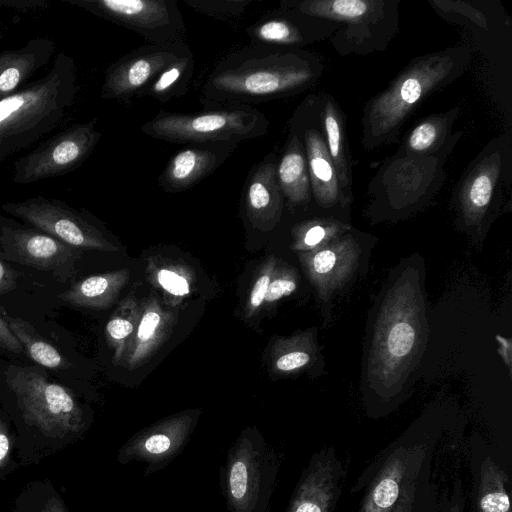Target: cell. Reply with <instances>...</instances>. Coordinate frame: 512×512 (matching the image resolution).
<instances>
[{
    "label": "cell",
    "instance_id": "obj_46",
    "mask_svg": "<svg viewBox=\"0 0 512 512\" xmlns=\"http://www.w3.org/2000/svg\"><path fill=\"white\" fill-rule=\"evenodd\" d=\"M0 164H1V162H0Z\"/></svg>",
    "mask_w": 512,
    "mask_h": 512
},
{
    "label": "cell",
    "instance_id": "obj_21",
    "mask_svg": "<svg viewBox=\"0 0 512 512\" xmlns=\"http://www.w3.org/2000/svg\"><path fill=\"white\" fill-rule=\"evenodd\" d=\"M276 173L284 202L290 208H313L304 145L299 133L290 124L284 147L278 156Z\"/></svg>",
    "mask_w": 512,
    "mask_h": 512
},
{
    "label": "cell",
    "instance_id": "obj_2",
    "mask_svg": "<svg viewBox=\"0 0 512 512\" xmlns=\"http://www.w3.org/2000/svg\"><path fill=\"white\" fill-rule=\"evenodd\" d=\"M6 382L14 405L5 414L15 425L20 465L38 463L87 431L88 415L76 396L43 370L11 366Z\"/></svg>",
    "mask_w": 512,
    "mask_h": 512
},
{
    "label": "cell",
    "instance_id": "obj_30",
    "mask_svg": "<svg viewBox=\"0 0 512 512\" xmlns=\"http://www.w3.org/2000/svg\"><path fill=\"white\" fill-rule=\"evenodd\" d=\"M163 312L156 302L150 303L143 311L135 329L129 364H135L156 344L163 328Z\"/></svg>",
    "mask_w": 512,
    "mask_h": 512
},
{
    "label": "cell",
    "instance_id": "obj_6",
    "mask_svg": "<svg viewBox=\"0 0 512 512\" xmlns=\"http://www.w3.org/2000/svg\"><path fill=\"white\" fill-rule=\"evenodd\" d=\"M154 139L177 144L242 141L263 137L269 120L252 106H222L196 112L160 111L140 127Z\"/></svg>",
    "mask_w": 512,
    "mask_h": 512
},
{
    "label": "cell",
    "instance_id": "obj_42",
    "mask_svg": "<svg viewBox=\"0 0 512 512\" xmlns=\"http://www.w3.org/2000/svg\"><path fill=\"white\" fill-rule=\"evenodd\" d=\"M336 256L331 250H324L317 253L313 258V268L318 274L328 273L334 266Z\"/></svg>",
    "mask_w": 512,
    "mask_h": 512
},
{
    "label": "cell",
    "instance_id": "obj_7",
    "mask_svg": "<svg viewBox=\"0 0 512 512\" xmlns=\"http://www.w3.org/2000/svg\"><path fill=\"white\" fill-rule=\"evenodd\" d=\"M280 467L279 457L256 429L243 430L220 471L230 512H268Z\"/></svg>",
    "mask_w": 512,
    "mask_h": 512
},
{
    "label": "cell",
    "instance_id": "obj_12",
    "mask_svg": "<svg viewBox=\"0 0 512 512\" xmlns=\"http://www.w3.org/2000/svg\"><path fill=\"white\" fill-rule=\"evenodd\" d=\"M66 2L141 35L149 44L185 42V23L174 0H69Z\"/></svg>",
    "mask_w": 512,
    "mask_h": 512
},
{
    "label": "cell",
    "instance_id": "obj_37",
    "mask_svg": "<svg viewBox=\"0 0 512 512\" xmlns=\"http://www.w3.org/2000/svg\"><path fill=\"white\" fill-rule=\"evenodd\" d=\"M157 280L164 290L175 296H184L190 291L187 279L172 270H159L157 273Z\"/></svg>",
    "mask_w": 512,
    "mask_h": 512
},
{
    "label": "cell",
    "instance_id": "obj_11",
    "mask_svg": "<svg viewBox=\"0 0 512 512\" xmlns=\"http://www.w3.org/2000/svg\"><path fill=\"white\" fill-rule=\"evenodd\" d=\"M96 124L97 118L73 124L18 158L13 164V182L31 184L79 168L101 139Z\"/></svg>",
    "mask_w": 512,
    "mask_h": 512
},
{
    "label": "cell",
    "instance_id": "obj_15",
    "mask_svg": "<svg viewBox=\"0 0 512 512\" xmlns=\"http://www.w3.org/2000/svg\"><path fill=\"white\" fill-rule=\"evenodd\" d=\"M198 416L197 411H185L142 429L119 448L117 462L121 465L140 462L145 475L160 471L186 447Z\"/></svg>",
    "mask_w": 512,
    "mask_h": 512
},
{
    "label": "cell",
    "instance_id": "obj_43",
    "mask_svg": "<svg viewBox=\"0 0 512 512\" xmlns=\"http://www.w3.org/2000/svg\"><path fill=\"white\" fill-rule=\"evenodd\" d=\"M16 287V275L11 267L0 259V295L14 290Z\"/></svg>",
    "mask_w": 512,
    "mask_h": 512
},
{
    "label": "cell",
    "instance_id": "obj_20",
    "mask_svg": "<svg viewBox=\"0 0 512 512\" xmlns=\"http://www.w3.org/2000/svg\"><path fill=\"white\" fill-rule=\"evenodd\" d=\"M322 130L329 156L338 175L346 200H353V160L347 137L346 114L336 99L327 92H319Z\"/></svg>",
    "mask_w": 512,
    "mask_h": 512
},
{
    "label": "cell",
    "instance_id": "obj_28",
    "mask_svg": "<svg viewBox=\"0 0 512 512\" xmlns=\"http://www.w3.org/2000/svg\"><path fill=\"white\" fill-rule=\"evenodd\" d=\"M3 317L24 351L37 364L55 370L68 367L69 363L66 358L57 348L40 337L28 322L18 317Z\"/></svg>",
    "mask_w": 512,
    "mask_h": 512
},
{
    "label": "cell",
    "instance_id": "obj_25",
    "mask_svg": "<svg viewBox=\"0 0 512 512\" xmlns=\"http://www.w3.org/2000/svg\"><path fill=\"white\" fill-rule=\"evenodd\" d=\"M436 14L454 25L484 35L503 32L510 26L504 8L497 7L496 1L484 0H428Z\"/></svg>",
    "mask_w": 512,
    "mask_h": 512
},
{
    "label": "cell",
    "instance_id": "obj_24",
    "mask_svg": "<svg viewBox=\"0 0 512 512\" xmlns=\"http://www.w3.org/2000/svg\"><path fill=\"white\" fill-rule=\"evenodd\" d=\"M331 461L315 456L294 490L286 512H328L333 504L338 473Z\"/></svg>",
    "mask_w": 512,
    "mask_h": 512
},
{
    "label": "cell",
    "instance_id": "obj_44",
    "mask_svg": "<svg viewBox=\"0 0 512 512\" xmlns=\"http://www.w3.org/2000/svg\"><path fill=\"white\" fill-rule=\"evenodd\" d=\"M0 5L5 7H12L15 9L27 10L46 7L48 2L43 0H0Z\"/></svg>",
    "mask_w": 512,
    "mask_h": 512
},
{
    "label": "cell",
    "instance_id": "obj_41",
    "mask_svg": "<svg viewBox=\"0 0 512 512\" xmlns=\"http://www.w3.org/2000/svg\"><path fill=\"white\" fill-rule=\"evenodd\" d=\"M271 281L270 269L261 274L256 280L251 294H250V307L253 309L258 308L265 301L267 290Z\"/></svg>",
    "mask_w": 512,
    "mask_h": 512
},
{
    "label": "cell",
    "instance_id": "obj_18",
    "mask_svg": "<svg viewBox=\"0 0 512 512\" xmlns=\"http://www.w3.org/2000/svg\"><path fill=\"white\" fill-rule=\"evenodd\" d=\"M238 145L231 142L189 144L169 158L158 177V185L168 193L189 190L218 169Z\"/></svg>",
    "mask_w": 512,
    "mask_h": 512
},
{
    "label": "cell",
    "instance_id": "obj_9",
    "mask_svg": "<svg viewBox=\"0 0 512 512\" xmlns=\"http://www.w3.org/2000/svg\"><path fill=\"white\" fill-rule=\"evenodd\" d=\"M511 146L508 134L491 139L455 184L452 200L464 224L480 225L497 213L511 182Z\"/></svg>",
    "mask_w": 512,
    "mask_h": 512
},
{
    "label": "cell",
    "instance_id": "obj_10",
    "mask_svg": "<svg viewBox=\"0 0 512 512\" xmlns=\"http://www.w3.org/2000/svg\"><path fill=\"white\" fill-rule=\"evenodd\" d=\"M288 124L303 142L312 191L313 208L327 215L347 216L350 203L341 189L322 130L318 93L306 96L295 108Z\"/></svg>",
    "mask_w": 512,
    "mask_h": 512
},
{
    "label": "cell",
    "instance_id": "obj_31",
    "mask_svg": "<svg viewBox=\"0 0 512 512\" xmlns=\"http://www.w3.org/2000/svg\"><path fill=\"white\" fill-rule=\"evenodd\" d=\"M15 512H69L61 496L49 482L35 483L23 492Z\"/></svg>",
    "mask_w": 512,
    "mask_h": 512
},
{
    "label": "cell",
    "instance_id": "obj_27",
    "mask_svg": "<svg viewBox=\"0 0 512 512\" xmlns=\"http://www.w3.org/2000/svg\"><path fill=\"white\" fill-rule=\"evenodd\" d=\"M194 70V56L190 52L165 68L144 90L141 97H150L160 103H166L186 95Z\"/></svg>",
    "mask_w": 512,
    "mask_h": 512
},
{
    "label": "cell",
    "instance_id": "obj_32",
    "mask_svg": "<svg viewBox=\"0 0 512 512\" xmlns=\"http://www.w3.org/2000/svg\"><path fill=\"white\" fill-rule=\"evenodd\" d=\"M251 0H185L184 3L200 14L225 22L241 19Z\"/></svg>",
    "mask_w": 512,
    "mask_h": 512
},
{
    "label": "cell",
    "instance_id": "obj_5",
    "mask_svg": "<svg viewBox=\"0 0 512 512\" xmlns=\"http://www.w3.org/2000/svg\"><path fill=\"white\" fill-rule=\"evenodd\" d=\"M279 4L339 24L329 41L341 56L384 51L399 30V0H282Z\"/></svg>",
    "mask_w": 512,
    "mask_h": 512
},
{
    "label": "cell",
    "instance_id": "obj_4",
    "mask_svg": "<svg viewBox=\"0 0 512 512\" xmlns=\"http://www.w3.org/2000/svg\"><path fill=\"white\" fill-rule=\"evenodd\" d=\"M74 59L60 52L48 72L0 99V162L30 147L65 117L77 93Z\"/></svg>",
    "mask_w": 512,
    "mask_h": 512
},
{
    "label": "cell",
    "instance_id": "obj_33",
    "mask_svg": "<svg viewBox=\"0 0 512 512\" xmlns=\"http://www.w3.org/2000/svg\"><path fill=\"white\" fill-rule=\"evenodd\" d=\"M497 469L488 467L482 480L479 498V512H510L509 496L503 480L498 478Z\"/></svg>",
    "mask_w": 512,
    "mask_h": 512
},
{
    "label": "cell",
    "instance_id": "obj_1",
    "mask_svg": "<svg viewBox=\"0 0 512 512\" xmlns=\"http://www.w3.org/2000/svg\"><path fill=\"white\" fill-rule=\"evenodd\" d=\"M321 57L304 48L251 45L219 61L199 95L204 108L252 106L300 94L321 79Z\"/></svg>",
    "mask_w": 512,
    "mask_h": 512
},
{
    "label": "cell",
    "instance_id": "obj_8",
    "mask_svg": "<svg viewBox=\"0 0 512 512\" xmlns=\"http://www.w3.org/2000/svg\"><path fill=\"white\" fill-rule=\"evenodd\" d=\"M453 150L427 157L409 156L398 150L386 158L367 187L370 207L396 213L425 206L442 188L444 166Z\"/></svg>",
    "mask_w": 512,
    "mask_h": 512
},
{
    "label": "cell",
    "instance_id": "obj_3",
    "mask_svg": "<svg viewBox=\"0 0 512 512\" xmlns=\"http://www.w3.org/2000/svg\"><path fill=\"white\" fill-rule=\"evenodd\" d=\"M472 55V47L458 45L414 57L385 89L366 102L360 121L364 150L397 142L410 115L429 96L462 76Z\"/></svg>",
    "mask_w": 512,
    "mask_h": 512
},
{
    "label": "cell",
    "instance_id": "obj_16",
    "mask_svg": "<svg viewBox=\"0 0 512 512\" xmlns=\"http://www.w3.org/2000/svg\"><path fill=\"white\" fill-rule=\"evenodd\" d=\"M340 25L312 17L279 4L277 10L265 14L247 27L253 45L303 48L329 39Z\"/></svg>",
    "mask_w": 512,
    "mask_h": 512
},
{
    "label": "cell",
    "instance_id": "obj_17",
    "mask_svg": "<svg viewBox=\"0 0 512 512\" xmlns=\"http://www.w3.org/2000/svg\"><path fill=\"white\" fill-rule=\"evenodd\" d=\"M0 246L6 259L37 269L63 271L72 267L76 248L36 228L0 223Z\"/></svg>",
    "mask_w": 512,
    "mask_h": 512
},
{
    "label": "cell",
    "instance_id": "obj_22",
    "mask_svg": "<svg viewBox=\"0 0 512 512\" xmlns=\"http://www.w3.org/2000/svg\"><path fill=\"white\" fill-rule=\"evenodd\" d=\"M56 51V43L48 37L29 40L23 47L0 52V99L28 84V80L44 67Z\"/></svg>",
    "mask_w": 512,
    "mask_h": 512
},
{
    "label": "cell",
    "instance_id": "obj_40",
    "mask_svg": "<svg viewBox=\"0 0 512 512\" xmlns=\"http://www.w3.org/2000/svg\"><path fill=\"white\" fill-rule=\"evenodd\" d=\"M309 361V355L302 351H293L280 356L276 367L280 371H292L303 367Z\"/></svg>",
    "mask_w": 512,
    "mask_h": 512
},
{
    "label": "cell",
    "instance_id": "obj_19",
    "mask_svg": "<svg viewBox=\"0 0 512 512\" xmlns=\"http://www.w3.org/2000/svg\"><path fill=\"white\" fill-rule=\"evenodd\" d=\"M275 152L266 154L249 171L242 190L246 215L258 226L275 223L282 212L284 197L277 179Z\"/></svg>",
    "mask_w": 512,
    "mask_h": 512
},
{
    "label": "cell",
    "instance_id": "obj_36",
    "mask_svg": "<svg viewBox=\"0 0 512 512\" xmlns=\"http://www.w3.org/2000/svg\"><path fill=\"white\" fill-rule=\"evenodd\" d=\"M415 342V330L406 322L395 324L388 335V351L395 357L408 354Z\"/></svg>",
    "mask_w": 512,
    "mask_h": 512
},
{
    "label": "cell",
    "instance_id": "obj_23",
    "mask_svg": "<svg viewBox=\"0 0 512 512\" xmlns=\"http://www.w3.org/2000/svg\"><path fill=\"white\" fill-rule=\"evenodd\" d=\"M459 114L460 106L457 105L420 119L407 132L398 150L409 156L427 157L454 149L463 135L462 131L452 132Z\"/></svg>",
    "mask_w": 512,
    "mask_h": 512
},
{
    "label": "cell",
    "instance_id": "obj_14",
    "mask_svg": "<svg viewBox=\"0 0 512 512\" xmlns=\"http://www.w3.org/2000/svg\"><path fill=\"white\" fill-rule=\"evenodd\" d=\"M191 52L185 42L147 44L130 51L106 69L100 90L105 100L128 101L144 90L169 65Z\"/></svg>",
    "mask_w": 512,
    "mask_h": 512
},
{
    "label": "cell",
    "instance_id": "obj_45",
    "mask_svg": "<svg viewBox=\"0 0 512 512\" xmlns=\"http://www.w3.org/2000/svg\"><path fill=\"white\" fill-rule=\"evenodd\" d=\"M496 338L498 339V341L500 342L501 346H502V350L504 352V356H506V361L509 365L510 363V355H511V344H510V341L497 335Z\"/></svg>",
    "mask_w": 512,
    "mask_h": 512
},
{
    "label": "cell",
    "instance_id": "obj_39",
    "mask_svg": "<svg viewBox=\"0 0 512 512\" xmlns=\"http://www.w3.org/2000/svg\"><path fill=\"white\" fill-rule=\"evenodd\" d=\"M296 288V283L289 278H275L270 281L267 294L265 297L266 302H274L281 297L292 293Z\"/></svg>",
    "mask_w": 512,
    "mask_h": 512
},
{
    "label": "cell",
    "instance_id": "obj_38",
    "mask_svg": "<svg viewBox=\"0 0 512 512\" xmlns=\"http://www.w3.org/2000/svg\"><path fill=\"white\" fill-rule=\"evenodd\" d=\"M0 352L23 355L22 345L8 327L4 317L0 314Z\"/></svg>",
    "mask_w": 512,
    "mask_h": 512
},
{
    "label": "cell",
    "instance_id": "obj_35",
    "mask_svg": "<svg viewBox=\"0 0 512 512\" xmlns=\"http://www.w3.org/2000/svg\"><path fill=\"white\" fill-rule=\"evenodd\" d=\"M135 314H128L123 308L115 313L106 324V335L109 342L116 348L115 355L120 357L128 339L135 332Z\"/></svg>",
    "mask_w": 512,
    "mask_h": 512
},
{
    "label": "cell",
    "instance_id": "obj_34",
    "mask_svg": "<svg viewBox=\"0 0 512 512\" xmlns=\"http://www.w3.org/2000/svg\"><path fill=\"white\" fill-rule=\"evenodd\" d=\"M20 466L16 452V437L7 415L0 412V479Z\"/></svg>",
    "mask_w": 512,
    "mask_h": 512
},
{
    "label": "cell",
    "instance_id": "obj_29",
    "mask_svg": "<svg viewBox=\"0 0 512 512\" xmlns=\"http://www.w3.org/2000/svg\"><path fill=\"white\" fill-rule=\"evenodd\" d=\"M405 467L393 458L371 488L360 512H393L402 493Z\"/></svg>",
    "mask_w": 512,
    "mask_h": 512
},
{
    "label": "cell",
    "instance_id": "obj_26",
    "mask_svg": "<svg viewBox=\"0 0 512 512\" xmlns=\"http://www.w3.org/2000/svg\"><path fill=\"white\" fill-rule=\"evenodd\" d=\"M126 277L123 272L90 276L74 284L59 298L80 307L102 308L111 302Z\"/></svg>",
    "mask_w": 512,
    "mask_h": 512
},
{
    "label": "cell",
    "instance_id": "obj_13",
    "mask_svg": "<svg viewBox=\"0 0 512 512\" xmlns=\"http://www.w3.org/2000/svg\"><path fill=\"white\" fill-rule=\"evenodd\" d=\"M1 208L72 247L116 250L86 212H80L62 200L35 196L22 201L5 202Z\"/></svg>",
    "mask_w": 512,
    "mask_h": 512
}]
</instances>
